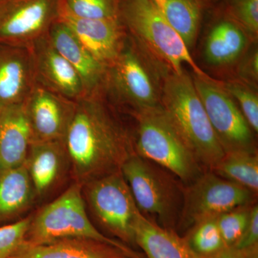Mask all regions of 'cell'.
<instances>
[{
  "mask_svg": "<svg viewBox=\"0 0 258 258\" xmlns=\"http://www.w3.org/2000/svg\"><path fill=\"white\" fill-rule=\"evenodd\" d=\"M252 258H257V252H256V253H254L253 255H252Z\"/></svg>",
  "mask_w": 258,
  "mask_h": 258,
  "instance_id": "obj_34",
  "label": "cell"
},
{
  "mask_svg": "<svg viewBox=\"0 0 258 258\" xmlns=\"http://www.w3.org/2000/svg\"><path fill=\"white\" fill-rule=\"evenodd\" d=\"M108 78L125 101L141 110L157 108L152 79L133 51L123 49L115 62L107 68Z\"/></svg>",
  "mask_w": 258,
  "mask_h": 258,
  "instance_id": "obj_16",
  "label": "cell"
},
{
  "mask_svg": "<svg viewBox=\"0 0 258 258\" xmlns=\"http://www.w3.org/2000/svg\"><path fill=\"white\" fill-rule=\"evenodd\" d=\"M64 144L76 182L82 185L120 170L132 154L124 132L98 95L76 102Z\"/></svg>",
  "mask_w": 258,
  "mask_h": 258,
  "instance_id": "obj_1",
  "label": "cell"
},
{
  "mask_svg": "<svg viewBox=\"0 0 258 258\" xmlns=\"http://www.w3.org/2000/svg\"><path fill=\"white\" fill-rule=\"evenodd\" d=\"M57 20L68 27L86 48L106 68L123 50V33L120 20L81 18L73 14L60 0Z\"/></svg>",
  "mask_w": 258,
  "mask_h": 258,
  "instance_id": "obj_12",
  "label": "cell"
},
{
  "mask_svg": "<svg viewBox=\"0 0 258 258\" xmlns=\"http://www.w3.org/2000/svg\"><path fill=\"white\" fill-rule=\"evenodd\" d=\"M120 171L141 213L157 217L163 227L172 225L177 212L176 188L151 161L131 154Z\"/></svg>",
  "mask_w": 258,
  "mask_h": 258,
  "instance_id": "obj_7",
  "label": "cell"
},
{
  "mask_svg": "<svg viewBox=\"0 0 258 258\" xmlns=\"http://www.w3.org/2000/svg\"><path fill=\"white\" fill-rule=\"evenodd\" d=\"M83 186L88 204L102 225L120 240L134 242V226L141 212L120 169Z\"/></svg>",
  "mask_w": 258,
  "mask_h": 258,
  "instance_id": "obj_6",
  "label": "cell"
},
{
  "mask_svg": "<svg viewBox=\"0 0 258 258\" xmlns=\"http://www.w3.org/2000/svg\"><path fill=\"white\" fill-rule=\"evenodd\" d=\"M24 106L31 130L32 143L64 142L76 111V101L36 83Z\"/></svg>",
  "mask_w": 258,
  "mask_h": 258,
  "instance_id": "obj_11",
  "label": "cell"
},
{
  "mask_svg": "<svg viewBox=\"0 0 258 258\" xmlns=\"http://www.w3.org/2000/svg\"><path fill=\"white\" fill-rule=\"evenodd\" d=\"M217 174L240 185L254 194L258 191V157L255 152L225 154L214 168Z\"/></svg>",
  "mask_w": 258,
  "mask_h": 258,
  "instance_id": "obj_23",
  "label": "cell"
},
{
  "mask_svg": "<svg viewBox=\"0 0 258 258\" xmlns=\"http://www.w3.org/2000/svg\"><path fill=\"white\" fill-rule=\"evenodd\" d=\"M69 237H84L111 244L132 258H143L121 241L101 233L90 220L83 197V185L76 182L59 198L32 216L24 242L47 243Z\"/></svg>",
  "mask_w": 258,
  "mask_h": 258,
  "instance_id": "obj_3",
  "label": "cell"
},
{
  "mask_svg": "<svg viewBox=\"0 0 258 258\" xmlns=\"http://www.w3.org/2000/svg\"><path fill=\"white\" fill-rule=\"evenodd\" d=\"M35 196L25 162L0 171V226L28 210Z\"/></svg>",
  "mask_w": 258,
  "mask_h": 258,
  "instance_id": "obj_21",
  "label": "cell"
},
{
  "mask_svg": "<svg viewBox=\"0 0 258 258\" xmlns=\"http://www.w3.org/2000/svg\"><path fill=\"white\" fill-rule=\"evenodd\" d=\"M31 143L24 103L0 108V171L23 165Z\"/></svg>",
  "mask_w": 258,
  "mask_h": 258,
  "instance_id": "obj_17",
  "label": "cell"
},
{
  "mask_svg": "<svg viewBox=\"0 0 258 258\" xmlns=\"http://www.w3.org/2000/svg\"><path fill=\"white\" fill-rule=\"evenodd\" d=\"M194 85L225 154L255 152L252 128L232 98L212 80L198 77Z\"/></svg>",
  "mask_w": 258,
  "mask_h": 258,
  "instance_id": "obj_8",
  "label": "cell"
},
{
  "mask_svg": "<svg viewBox=\"0 0 258 258\" xmlns=\"http://www.w3.org/2000/svg\"><path fill=\"white\" fill-rule=\"evenodd\" d=\"M31 49L37 83L74 101L86 96L77 71L56 50L47 35L34 42Z\"/></svg>",
  "mask_w": 258,
  "mask_h": 258,
  "instance_id": "obj_13",
  "label": "cell"
},
{
  "mask_svg": "<svg viewBox=\"0 0 258 258\" xmlns=\"http://www.w3.org/2000/svg\"><path fill=\"white\" fill-rule=\"evenodd\" d=\"M11 258H132L111 244L84 237H69L47 243L23 242Z\"/></svg>",
  "mask_w": 258,
  "mask_h": 258,
  "instance_id": "obj_18",
  "label": "cell"
},
{
  "mask_svg": "<svg viewBox=\"0 0 258 258\" xmlns=\"http://www.w3.org/2000/svg\"><path fill=\"white\" fill-rule=\"evenodd\" d=\"M240 207L217 217V225L226 247H233L242 237L248 223L250 210Z\"/></svg>",
  "mask_w": 258,
  "mask_h": 258,
  "instance_id": "obj_27",
  "label": "cell"
},
{
  "mask_svg": "<svg viewBox=\"0 0 258 258\" xmlns=\"http://www.w3.org/2000/svg\"><path fill=\"white\" fill-rule=\"evenodd\" d=\"M152 1L161 8L164 3H165L166 0H152Z\"/></svg>",
  "mask_w": 258,
  "mask_h": 258,
  "instance_id": "obj_33",
  "label": "cell"
},
{
  "mask_svg": "<svg viewBox=\"0 0 258 258\" xmlns=\"http://www.w3.org/2000/svg\"><path fill=\"white\" fill-rule=\"evenodd\" d=\"M246 45L240 29L229 22H222L210 32L205 45V56L213 64H225L235 60Z\"/></svg>",
  "mask_w": 258,
  "mask_h": 258,
  "instance_id": "obj_22",
  "label": "cell"
},
{
  "mask_svg": "<svg viewBox=\"0 0 258 258\" xmlns=\"http://www.w3.org/2000/svg\"><path fill=\"white\" fill-rule=\"evenodd\" d=\"M69 161L64 142H35L25 160L35 195L42 196L57 182Z\"/></svg>",
  "mask_w": 258,
  "mask_h": 258,
  "instance_id": "obj_19",
  "label": "cell"
},
{
  "mask_svg": "<svg viewBox=\"0 0 258 258\" xmlns=\"http://www.w3.org/2000/svg\"><path fill=\"white\" fill-rule=\"evenodd\" d=\"M236 13L246 28L257 33L258 0H238L236 5Z\"/></svg>",
  "mask_w": 258,
  "mask_h": 258,
  "instance_id": "obj_30",
  "label": "cell"
},
{
  "mask_svg": "<svg viewBox=\"0 0 258 258\" xmlns=\"http://www.w3.org/2000/svg\"><path fill=\"white\" fill-rule=\"evenodd\" d=\"M36 83L31 47L0 43V108L24 103Z\"/></svg>",
  "mask_w": 258,
  "mask_h": 258,
  "instance_id": "obj_14",
  "label": "cell"
},
{
  "mask_svg": "<svg viewBox=\"0 0 258 258\" xmlns=\"http://www.w3.org/2000/svg\"><path fill=\"white\" fill-rule=\"evenodd\" d=\"M137 149L140 157L184 182H192L200 176L198 161L163 110H141Z\"/></svg>",
  "mask_w": 258,
  "mask_h": 258,
  "instance_id": "obj_4",
  "label": "cell"
},
{
  "mask_svg": "<svg viewBox=\"0 0 258 258\" xmlns=\"http://www.w3.org/2000/svg\"><path fill=\"white\" fill-rule=\"evenodd\" d=\"M134 242L147 258H202L187 240L139 214L134 230Z\"/></svg>",
  "mask_w": 258,
  "mask_h": 258,
  "instance_id": "obj_20",
  "label": "cell"
},
{
  "mask_svg": "<svg viewBox=\"0 0 258 258\" xmlns=\"http://www.w3.org/2000/svg\"><path fill=\"white\" fill-rule=\"evenodd\" d=\"M47 35L56 50L77 71L86 90V96L99 95L100 87L106 79V66L97 60L62 22L56 20Z\"/></svg>",
  "mask_w": 258,
  "mask_h": 258,
  "instance_id": "obj_15",
  "label": "cell"
},
{
  "mask_svg": "<svg viewBox=\"0 0 258 258\" xmlns=\"http://www.w3.org/2000/svg\"><path fill=\"white\" fill-rule=\"evenodd\" d=\"M228 92L240 103L242 113L254 132H258V98L248 88L239 84L226 85Z\"/></svg>",
  "mask_w": 258,
  "mask_h": 258,
  "instance_id": "obj_29",
  "label": "cell"
},
{
  "mask_svg": "<svg viewBox=\"0 0 258 258\" xmlns=\"http://www.w3.org/2000/svg\"><path fill=\"white\" fill-rule=\"evenodd\" d=\"M32 216L0 226V258H11L24 240Z\"/></svg>",
  "mask_w": 258,
  "mask_h": 258,
  "instance_id": "obj_28",
  "label": "cell"
},
{
  "mask_svg": "<svg viewBox=\"0 0 258 258\" xmlns=\"http://www.w3.org/2000/svg\"><path fill=\"white\" fill-rule=\"evenodd\" d=\"M160 9L166 21L189 48L198 32V7L191 0H166Z\"/></svg>",
  "mask_w": 258,
  "mask_h": 258,
  "instance_id": "obj_24",
  "label": "cell"
},
{
  "mask_svg": "<svg viewBox=\"0 0 258 258\" xmlns=\"http://www.w3.org/2000/svg\"><path fill=\"white\" fill-rule=\"evenodd\" d=\"M120 18L140 40L171 64L176 74H183L182 64H188L198 76L211 80L195 63L189 48L166 21L159 6L152 0H124L120 5Z\"/></svg>",
  "mask_w": 258,
  "mask_h": 258,
  "instance_id": "obj_5",
  "label": "cell"
},
{
  "mask_svg": "<svg viewBox=\"0 0 258 258\" xmlns=\"http://www.w3.org/2000/svg\"><path fill=\"white\" fill-rule=\"evenodd\" d=\"M164 111L198 162L213 169L225 152L209 120L194 82L184 74L166 81Z\"/></svg>",
  "mask_w": 258,
  "mask_h": 258,
  "instance_id": "obj_2",
  "label": "cell"
},
{
  "mask_svg": "<svg viewBox=\"0 0 258 258\" xmlns=\"http://www.w3.org/2000/svg\"><path fill=\"white\" fill-rule=\"evenodd\" d=\"M71 13L81 18L120 20L122 0H63Z\"/></svg>",
  "mask_w": 258,
  "mask_h": 258,
  "instance_id": "obj_26",
  "label": "cell"
},
{
  "mask_svg": "<svg viewBox=\"0 0 258 258\" xmlns=\"http://www.w3.org/2000/svg\"><path fill=\"white\" fill-rule=\"evenodd\" d=\"M258 245V208L257 205L251 209L248 223L242 237L233 246L235 248L246 250Z\"/></svg>",
  "mask_w": 258,
  "mask_h": 258,
  "instance_id": "obj_31",
  "label": "cell"
},
{
  "mask_svg": "<svg viewBox=\"0 0 258 258\" xmlns=\"http://www.w3.org/2000/svg\"><path fill=\"white\" fill-rule=\"evenodd\" d=\"M186 240L191 249L202 258L210 257L227 247L217 225V217L205 219L195 224Z\"/></svg>",
  "mask_w": 258,
  "mask_h": 258,
  "instance_id": "obj_25",
  "label": "cell"
},
{
  "mask_svg": "<svg viewBox=\"0 0 258 258\" xmlns=\"http://www.w3.org/2000/svg\"><path fill=\"white\" fill-rule=\"evenodd\" d=\"M252 194L210 171L197 178L186 191L181 218L186 225H195L205 219L247 206L252 201Z\"/></svg>",
  "mask_w": 258,
  "mask_h": 258,
  "instance_id": "obj_9",
  "label": "cell"
},
{
  "mask_svg": "<svg viewBox=\"0 0 258 258\" xmlns=\"http://www.w3.org/2000/svg\"><path fill=\"white\" fill-rule=\"evenodd\" d=\"M257 252V247L254 248L242 250L234 247H227L220 252L205 258H252L254 253Z\"/></svg>",
  "mask_w": 258,
  "mask_h": 258,
  "instance_id": "obj_32",
  "label": "cell"
},
{
  "mask_svg": "<svg viewBox=\"0 0 258 258\" xmlns=\"http://www.w3.org/2000/svg\"><path fill=\"white\" fill-rule=\"evenodd\" d=\"M60 0H0V43L31 47L57 20Z\"/></svg>",
  "mask_w": 258,
  "mask_h": 258,
  "instance_id": "obj_10",
  "label": "cell"
}]
</instances>
